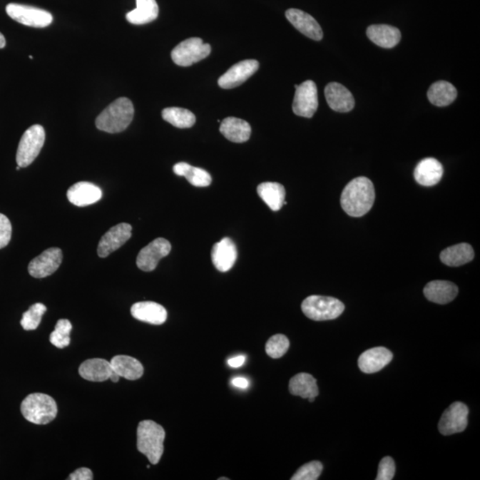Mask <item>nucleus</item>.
<instances>
[{
	"instance_id": "ea45409f",
	"label": "nucleus",
	"mask_w": 480,
	"mask_h": 480,
	"mask_svg": "<svg viewBox=\"0 0 480 480\" xmlns=\"http://www.w3.org/2000/svg\"><path fill=\"white\" fill-rule=\"evenodd\" d=\"M93 479V472L88 468L78 469L68 477L70 480H92Z\"/></svg>"
},
{
	"instance_id": "393cba45",
	"label": "nucleus",
	"mask_w": 480,
	"mask_h": 480,
	"mask_svg": "<svg viewBox=\"0 0 480 480\" xmlns=\"http://www.w3.org/2000/svg\"><path fill=\"white\" fill-rule=\"evenodd\" d=\"M220 132L230 142L241 143L250 138L252 129L248 122L241 118L229 117L222 121Z\"/></svg>"
},
{
	"instance_id": "c756f323",
	"label": "nucleus",
	"mask_w": 480,
	"mask_h": 480,
	"mask_svg": "<svg viewBox=\"0 0 480 480\" xmlns=\"http://www.w3.org/2000/svg\"><path fill=\"white\" fill-rule=\"evenodd\" d=\"M158 6L156 0H136V9L126 14L130 24L142 25L157 19Z\"/></svg>"
},
{
	"instance_id": "2f4dec72",
	"label": "nucleus",
	"mask_w": 480,
	"mask_h": 480,
	"mask_svg": "<svg viewBox=\"0 0 480 480\" xmlns=\"http://www.w3.org/2000/svg\"><path fill=\"white\" fill-rule=\"evenodd\" d=\"M174 172L175 175L184 176L190 184L196 187H208L212 183V176L208 171L200 168H195L193 165L180 162L174 165Z\"/></svg>"
},
{
	"instance_id": "b1692460",
	"label": "nucleus",
	"mask_w": 480,
	"mask_h": 480,
	"mask_svg": "<svg viewBox=\"0 0 480 480\" xmlns=\"http://www.w3.org/2000/svg\"><path fill=\"white\" fill-rule=\"evenodd\" d=\"M79 374L90 382L109 380L113 374L111 362L103 359H91L84 361L79 367Z\"/></svg>"
},
{
	"instance_id": "4468645a",
	"label": "nucleus",
	"mask_w": 480,
	"mask_h": 480,
	"mask_svg": "<svg viewBox=\"0 0 480 480\" xmlns=\"http://www.w3.org/2000/svg\"><path fill=\"white\" fill-rule=\"evenodd\" d=\"M132 236V226L128 223H120L113 227L101 239L97 252L100 257L106 258L111 252L118 250Z\"/></svg>"
},
{
	"instance_id": "a18cd8bd",
	"label": "nucleus",
	"mask_w": 480,
	"mask_h": 480,
	"mask_svg": "<svg viewBox=\"0 0 480 480\" xmlns=\"http://www.w3.org/2000/svg\"><path fill=\"white\" fill-rule=\"evenodd\" d=\"M220 479V480H222V479H223V480H225V479H226V480H228L229 479H227V478H221V479Z\"/></svg>"
},
{
	"instance_id": "39448f33",
	"label": "nucleus",
	"mask_w": 480,
	"mask_h": 480,
	"mask_svg": "<svg viewBox=\"0 0 480 480\" xmlns=\"http://www.w3.org/2000/svg\"><path fill=\"white\" fill-rule=\"evenodd\" d=\"M345 306L340 300L330 297L310 295L302 303L303 314L310 320L325 321L337 319L344 312Z\"/></svg>"
},
{
	"instance_id": "f3484780",
	"label": "nucleus",
	"mask_w": 480,
	"mask_h": 480,
	"mask_svg": "<svg viewBox=\"0 0 480 480\" xmlns=\"http://www.w3.org/2000/svg\"><path fill=\"white\" fill-rule=\"evenodd\" d=\"M286 17L295 29L306 37L320 41L323 38V31L320 25L309 14L302 10L291 9L286 12Z\"/></svg>"
},
{
	"instance_id": "0eeeda50",
	"label": "nucleus",
	"mask_w": 480,
	"mask_h": 480,
	"mask_svg": "<svg viewBox=\"0 0 480 480\" xmlns=\"http://www.w3.org/2000/svg\"><path fill=\"white\" fill-rule=\"evenodd\" d=\"M210 53V45L205 44L200 38H190L176 46L173 49L171 57L179 66L189 67L207 58Z\"/></svg>"
},
{
	"instance_id": "f257e3e1",
	"label": "nucleus",
	"mask_w": 480,
	"mask_h": 480,
	"mask_svg": "<svg viewBox=\"0 0 480 480\" xmlns=\"http://www.w3.org/2000/svg\"><path fill=\"white\" fill-rule=\"evenodd\" d=\"M375 190L373 183L364 176L353 179L341 195V205L346 214L361 218L373 208Z\"/></svg>"
},
{
	"instance_id": "4c0bfd02",
	"label": "nucleus",
	"mask_w": 480,
	"mask_h": 480,
	"mask_svg": "<svg viewBox=\"0 0 480 480\" xmlns=\"http://www.w3.org/2000/svg\"><path fill=\"white\" fill-rule=\"evenodd\" d=\"M396 466L392 457L382 458L379 464L377 480H392L394 478Z\"/></svg>"
},
{
	"instance_id": "c03bdc74",
	"label": "nucleus",
	"mask_w": 480,
	"mask_h": 480,
	"mask_svg": "<svg viewBox=\"0 0 480 480\" xmlns=\"http://www.w3.org/2000/svg\"><path fill=\"white\" fill-rule=\"evenodd\" d=\"M110 379L113 382H118V381H120V375H118V374L115 373V372H113V374H111V377Z\"/></svg>"
},
{
	"instance_id": "a19ab883",
	"label": "nucleus",
	"mask_w": 480,
	"mask_h": 480,
	"mask_svg": "<svg viewBox=\"0 0 480 480\" xmlns=\"http://www.w3.org/2000/svg\"><path fill=\"white\" fill-rule=\"evenodd\" d=\"M245 362V357L243 355L234 357V358L228 359L229 366L233 368H239L243 366Z\"/></svg>"
},
{
	"instance_id": "bb28decb",
	"label": "nucleus",
	"mask_w": 480,
	"mask_h": 480,
	"mask_svg": "<svg viewBox=\"0 0 480 480\" xmlns=\"http://www.w3.org/2000/svg\"><path fill=\"white\" fill-rule=\"evenodd\" d=\"M257 193L272 211H279L287 204L285 201L286 190L282 184L279 183L267 182L259 184Z\"/></svg>"
},
{
	"instance_id": "72a5a7b5",
	"label": "nucleus",
	"mask_w": 480,
	"mask_h": 480,
	"mask_svg": "<svg viewBox=\"0 0 480 480\" xmlns=\"http://www.w3.org/2000/svg\"><path fill=\"white\" fill-rule=\"evenodd\" d=\"M72 326L68 320H60L56 325L55 331L50 335V342L56 348L63 349L70 345V335Z\"/></svg>"
},
{
	"instance_id": "aec40b11",
	"label": "nucleus",
	"mask_w": 480,
	"mask_h": 480,
	"mask_svg": "<svg viewBox=\"0 0 480 480\" xmlns=\"http://www.w3.org/2000/svg\"><path fill=\"white\" fill-rule=\"evenodd\" d=\"M131 314L136 320L151 325L164 324L168 319L167 310L154 302H140L132 306Z\"/></svg>"
},
{
	"instance_id": "6e6552de",
	"label": "nucleus",
	"mask_w": 480,
	"mask_h": 480,
	"mask_svg": "<svg viewBox=\"0 0 480 480\" xmlns=\"http://www.w3.org/2000/svg\"><path fill=\"white\" fill-rule=\"evenodd\" d=\"M6 11L13 20L26 26L45 28L53 21L51 14L38 7L10 3L6 6Z\"/></svg>"
},
{
	"instance_id": "473e14b6",
	"label": "nucleus",
	"mask_w": 480,
	"mask_h": 480,
	"mask_svg": "<svg viewBox=\"0 0 480 480\" xmlns=\"http://www.w3.org/2000/svg\"><path fill=\"white\" fill-rule=\"evenodd\" d=\"M162 118L178 128H190L196 122L195 115L190 111L183 109V108H165L162 111Z\"/></svg>"
},
{
	"instance_id": "423d86ee",
	"label": "nucleus",
	"mask_w": 480,
	"mask_h": 480,
	"mask_svg": "<svg viewBox=\"0 0 480 480\" xmlns=\"http://www.w3.org/2000/svg\"><path fill=\"white\" fill-rule=\"evenodd\" d=\"M45 139V129L41 125H34L24 132L16 153V162L20 168H27L36 160L44 145Z\"/></svg>"
},
{
	"instance_id": "2eb2a0df",
	"label": "nucleus",
	"mask_w": 480,
	"mask_h": 480,
	"mask_svg": "<svg viewBox=\"0 0 480 480\" xmlns=\"http://www.w3.org/2000/svg\"><path fill=\"white\" fill-rule=\"evenodd\" d=\"M213 265L221 272H229L237 261L238 250L235 243L230 238H223L212 248Z\"/></svg>"
},
{
	"instance_id": "37998d69",
	"label": "nucleus",
	"mask_w": 480,
	"mask_h": 480,
	"mask_svg": "<svg viewBox=\"0 0 480 480\" xmlns=\"http://www.w3.org/2000/svg\"><path fill=\"white\" fill-rule=\"evenodd\" d=\"M6 46V39L4 37L1 32H0V49L5 48Z\"/></svg>"
},
{
	"instance_id": "f03ea898",
	"label": "nucleus",
	"mask_w": 480,
	"mask_h": 480,
	"mask_svg": "<svg viewBox=\"0 0 480 480\" xmlns=\"http://www.w3.org/2000/svg\"><path fill=\"white\" fill-rule=\"evenodd\" d=\"M135 114L133 106L126 97L114 101L96 118V128L101 131L117 133L124 131L131 124Z\"/></svg>"
},
{
	"instance_id": "5701e85b",
	"label": "nucleus",
	"mask_w": 480,
	"mask_h": 480,
	"mask_svg": "<svg viewBox=\"0 0 480 480\" xmlns=\"http://www.w3.org/2000/svg\"><path fill=\"white\" fill-rule=\"evenodd\" d=\"M367 35L375 45L384 48H394L402 39L399 29L386 24L371 25L367 28Z\"/></svg>"
},
{
	"instance_id": "f8f14e48",
	"label": "nucleus",
	"mask_w": 480,
	"mask_h": 480,
	"mask_svg": "<svg viewBox=\"0 0 480 480\" xmlns=\"http://www.w3.org/2000/svg\"><path fill=\"white\" fill-rule=\"evenodd\" d=\"M63 261V252L58 247L46 249L41 255L32 260L28 270L36 279H43L52 275L58 270Z\"/></svg>"
},
{
	"instance_id": "412c9836",
	"label": "nucleus",
	"mask_w": 480,
	"mask_h": 480,
	"mask_svg": "<svg viewBox=\"0 0 480 480\" xmlns=\"http://www.w3.org/2000/svg\"><path fill=\"white\" fill-rule=\"evenodd\" d=\"M441 163L436 158H424L414 169V176L417 182L422 186H434L440 182L443 176Z\"/></svg>"
},
{
	"instance_id": "9d476101",
	"label": "nucleus",
	"mask_w": 480,
	"mask_h": 480,
	"mask_svg": "<svg viewBox=\"0 0 480 480\" xmlns=\"http://www.w3.org/2000/svg\"><path fill=\"white\" fill-rule=\"evenodd\" d=\"M469 409L465 404L454 402L443 413L439 431L444 436L463 432L468 425Z\"/></svg>"
},
{
	"instance_id": "e433bc0d",
	"label": "nucleus",
	"mask_w": 480,
	"mask_h": 480,
	"mask_svg": "<svg viewBox=\"0 0 480 480\" xmlns=\"http://www.w3.org/2000/svg\"><path fill=\"white\" fill-rule=\"evenodd\" d=\"M323 465L320 461H313L302 465L295 472L292 480H317L322 474Z\"/></svg>"
},
{
	"instance_id": "c85d7f7f",
	"label": "nucleus",
	"mask_w": 480,
	"mask_h": 480,
	"mask_svg": "<svg viewBox=\"0 0 480 480\" xmlns=\"http://www.w3.org/2000/svg\"><path fill=\"white\" fill-rule=\"evenodd\" d=\"M474 250L471 245L461 243L445 249L440 254V260L447 266L458 267L470 262L474 258Z\"/></svg>"
},
{
	"instance_id": "ddd939ff",
	"label": "nucleus",
	"mask_w": 480,
	"mask_h": 480,
	"mask_svg": "<svg viewBox=\"0 0 480 480\" xmlns=\"http://www.w3.org/2000/svg\"><path fill=\"white\" fill-rule=\"evenodd\" d=\"M259 68V63L256 60H245L234 64L218 79L220 88L232 89L243 84Z\"/></svg>"
},
{
	"instance_id": "79ce46f5",
	"label": "nucleus",
	"mask_w": 480,
	"mask_h": 480,
	"mask_svg": "<svg viewBox=\"0 0 480 480\" xmlns=\"http://www.w3.org/2000/svg\"><path fill=\"white\" fill-rule=\"evenodd\" d=\"M232 384L237 388L245 389L248 388L249 381L244 377H236L233 379Z\"/></svg>"
},
{
	"instance_id": "f704fd0d",
	"label": "nucleus",
	"mask_w": 480,
	"mask_h": 480,
	"mask_svg": "<svg viewBox=\"0 0 480 480\" xmlns=\"http://www.w3.org/2000/svg\"><path fill=\"white\" fill-rule=\"evenodd\" d=\"M46 312V307L44 305L35 303L24 313L23 319L21 320V327L27 331L37 330Z\"/></svg>"
},
{
	"instance_id": "a211bd4d",
	"label": "nucleus",
	"mask_w": 480,
	"mask_h": 480,
	"mask_svg": "<svg viewBox=\"0 0 480 480\" xmlns=\"http://www.w3.org/2000/svg\"><path fill=\"white\" fill-rule=\"evenodd\" d=\"M67 197L71 204L77 207H86L98 202L103 197V191L96 184L79 182L68 190Z\"/></svg>"
},
{
	"instance_id": "7ed1b4c3",
	"label": "nucleus",
	"mask_w": 480,
	"mask_h": 480,
	"mask_svg": "<svg viewBox=\"0 0 480 480\" xmlns=\"http://www.w3.org/2000/svg\"><path fill=\"white\" fill-rule=\"evenodd\" d=\"M165 429L150 420L141 422L137 428V449L149 459L151 464H158L164 453Z\"/></svg>"
},
{
	"instance_id": "cd10ccee",
	"label": "nucleus",
	"mask_w": 480,
	"mask_h": 480,
	"mask_svg": "<svg viewBox=\"0 0 480 480\" xmlns=\"http://www.w3.org/2000/svg\"><path fill=\"white\" fill-rule=\"evenodd\" d=\"M115 373L128 380L135 381L143 374V367L139 360L130 356L118 355L111 360Z\"/></svg>"
},
{
	"instance_id": "c9c22d12",
	"label": "nucleus",
	"mask_w": 480,
	"mask_h": 480,
	"mask_svg": "<svg viewBox=\"0 0 480 480\" xmlns=\"http://www.w3.org/2000/svg\"><path fill=\"white\" fill-rule=\"evenodd\" d=\"M290 346V342L286 335H275L267 342L265 351L270 358L280 359L286 354Z\"/></svg>"
},
{
	"instance_id": "a878e982",
	"label": "nucleus",
	"mask_w": 480,
	"mask_h": 480,
	"mask_svg": "<svg viewBox=\"0 0 480 480\" xmlns=\"http://www.w3.org/2000/svg\"><path fill=\"white\" fill-rule=\"evenodd\" d=\"M290 392L292 395L308 399L310 402H313L320 393L316 379L306 373L298 374L291 379Z\"/></svg>"
},
{
	"instance_id": "58836bf2",
	"label": "nucleus",
	"mask_w": 480,
	"mask_h": 480,
	"mask_svg": "<svg viewBox=\"0 0 480 480\" xmlns=\"http://www.w3.org/2000/svg\"><path fill=\"white\" fill-rule=\"evenodd\" d=\"M12 238V225L5 215L0 214V249L6 247Z\"/></svg>"
},
{
	"instance_id": "7c9ffc66",
	"label": "nucleus",
	"mask_w": 480,
	"mask_h": 480,
	"mask_svg": "<svg viewBox=\"0 0 480 480\" xmlns=\"http://www.w3.org/2000/svg\"><path fill=\"white\" fill-rule=\"evenodd\" d=\"M456 97V88L447 81H440L433 83L428 91L429 101L435 106H449Z\"/></svg>"
},
{
	"instance_id": "dca6fc26",
	"label": "nucleus",
	"mask_w": 480,
	"mask_h": 480,
	"mask_svg": "<svg viewBox=\"0 0 480 480\" xmlns=\"http://www.w3.org/2000/svg\"><path fill=\"white\" fill-rule=\"evenodd\" d=\"M328 106L337 113H349L355 106L354 97L344 86L331 82L325 88Z\"/></svg>"
},
{
	"instance_id": "4be33fe9",
	"label": "nucleus",
	"mask_w": 480,
	"mask_h": 480,
	"mask_svg": "<svg viewBox=\"0 0 480 480\" xmlns=\"http://www.w3.org/2000/svg\"><path fill=\"white\" fill-rule=\"evenodd\" d=\"M424 293L429 301L438 305H446L456 299L458 287L450 281L434 280L426 285Z\"/></svg>"
},
{
	"instance_id": "1a4fd4ad",
	"label": "nucleus",
	"mask_w": 480,
	"mask_h": 480,
	"mask_svg": "<svg viewBox=\"0 0 480 480\" xmlns=\"http://www.w3.org/2000/svg\"><path fill=\"white\" fill-rule=\"evenodd\" d=\"M293 111L297 116L312 118L319 107V97L315 82L306 81L295 88Z\"/></svg>"
},
{
	"instance_id": "20e7f679",
	"label": "nucleus",
	"mask_w": 480,
	"mask_h": 480,
	"mask_svg": "<svg viewBox=\"0 0 480 480\" xmlns=\"http://www.w3.org/2000/svg\"><path fill=\"white\" fill-rule=\"evenodd\" d=\"M21 412L32 424L45 425L56 419L57 405L52 397L44 393H32L21 403Z\"/></svg>"
},
{
	"instance_id": "9b49d317",
	"label": "nucleus",
	"mask_w": 480,
	"mask_h": 480,
	"mask_svg": "<svg viewBox=\"0 0 480 480\" xmlns=\"http://www.w3.org/2000/svg\"><path fill=\"white\" fill-rule=\"evenodd\" d=\"M171 244L163 238H158L139 252L136 259L137 267L143 272H153L157 268L158 262L171 252Z\"/></svg>"
},
{
	"instance_id": "6ab92c4d",
	"label": "nucleus",
	"mask_w": 480,
	"mask_h": 480,
	"mask_svg": "<svg viewBox=\"0 0 480 480\" xmlns=\"http://www.w3.org/2000/svg\"><path fill=\"white\" fill-rule=\"evenodd\" d=\"M393 359L391 351L384 347L367 349L359 359V367L363 373L374 374L384 368Z\"/></svg>"
}]
</instances>
